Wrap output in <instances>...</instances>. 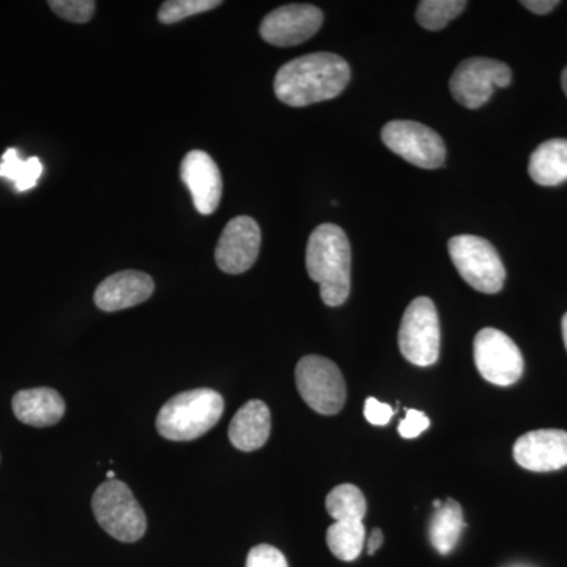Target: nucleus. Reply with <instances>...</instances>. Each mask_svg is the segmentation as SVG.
<instances>
[{
  "instance_id": "14",
  "label": "nucleus",
  "mask_w": 567,
  "mask_h": 567,
  "mask_svg": "<svg viewBox=\"0 0 567 567\" xmlns=\"http://www.w3.org/2000/svg\"><path fill=\"white\" fill-rule=\"evenodd\" d=\"M181 175L196 210L200 215H213L223 197V177L215 159L203 151H192L183 158Z\"/></svg>"
},
{
  "instance_id": "12",
  "label": "nucleus",
  "mask_w": 567,
  "mask_h": 567,
  "mask_svg": "<svg viewBox=\"0 0 567 567\" xmlns=\"http://www.w3.org/2000/svg\"><path fill=\"white\" fill-rule=\"evenodd\" d=\"M260 244H262V233L259 224L249 216H238L224 227L216 246V265L224 274H245L256 264Z\"/></svg>"
},
{
  "instance_id": "16",
  "label": "nucleus",
  "mask_w": 567,
  "mask_h": 567,
  "mask_svg": "<svg viewBox=\"0 0 567 567\" xmlns=\"http://www.w3.org/2000/svg\"><path fill=\"white\" fill-rule=\"evenodd\" d=\"M14 416L33 427L58 424L65 415V401L52 388L20 391L13 398Z\"/></svg>"
},
{
  "instance_id": "13",
  "label": "nucleus",
  "mask_w": 567,
  "mask_h": 567,
  "mask_svg": "<svg viewBox=\"0 0 567 567\" xmlns=\"http://www.w3.org/2000/svg\"><path fill=\"white\" fill-rule=\"evenodd\" d=\"M514 458L522 468L547 473L567 466V432L540 429L522 435L514 445Z\"/></svg>"
},
{
  "instance_id": "15",
  "label": "nucleus",
  "mask_w": 567,
  "mask_h": 567,
  "mask_svg": "<svg viewBox=\"0 0 567 567\" xmlns=\"http://www.w3.org/2000/svg\"><path fill=\"white\" fill-rule=\"evenodd\" d=\"M155 284L147 274L126 270L104 279L95 290V305L104 312H117L147 301Z\"/></svg>"
},
{
  "instance_id": "28",
  "label": "nucleus",
  "mask_w": 567,
  "mask_h": 567,
  "mask_svg": "<svg viewBox=\"0 0 567 567\" xmlns=\"http://www.w3.org/2000/svg\"><path fill=\"white\" fill-rule=\"evenodd\" d=\"M391 405L383 404L379 399L368 398L364 404V416L372 425H386L394 416Z\"/></svg>"
},
{
  "instance_id": "25",
  "label": "nucleus",
  "mask_w": 567,
  "mask_h": 567,
  "mask_svg": "<svg viewBox=\"0 0 567 567\" xmlns=\"http://www.w3.org/2000/svg\"><path fill=\"white\" fill-rule=\"evenodd\" d=\"M50 7L58 17L76 24L91 21L96 10L93 0H51Z\"/></svg>"
},
{
  "instance_id": "6",
  "label": "nucleus",
  "mask_w": 567,
  "mask_h": 567,
  "mask_svg": "<svg viewBox=\"0 0 567 567\" xmlns=\"http://www.w3.org/2000/svg\"><path fill=\"white\" fill-rule=\"evenodd\" d=\"M298 393L320 415H338L346 405L347 388L341 369L328 358L309 354L295 369Z\"/></svg>"
},
{
  "instance_id": "4",
  "label": "nucleus",
  "mask_w": 567,
  "mask_h": 567,
  "mask_svg": "<svg viewBox=\"0 0 567 567\" xmlns=\"http://www.w3.org/2000/svg\"><path fill=\"white\" fill-rule=\"evenodd\" d=\"M93 516L100 527L121 543H136L145 535L147 517L132 488L117 480H107L92 498Z\"/></svg>"
},
{
  "instance_id": "21",
  "label": "nucleus",
  "mask_w": 567,
  "mask_h": 567,
  "mask_svg": "<svg viewBox=\"0 0 567 567\" xmlns=\"http://www.w3.org/2000/svg\"><path fill=\"white\" fill-rule=\"evenodd\" d=\"M41 174H43V164L37 156L22 159L17 148H9L3 153L2 162H0V178L13 183L18 193L35 188Z\"/></svg>"
},
{
  "instance_id": "2",
  "label": "nucleus",
  "mask_w": 567,
  "mask_h": 567,
  "mask_svg": "<svg viewBox=\"0 0 567 567\" xmlns=\"http://www.w3.org/2000/svg\"><path fill=\"white\" fill-rule=\"evenodd\" d=\"M306 268L320 286L323 303L344 305L352 286V249L349 238L336 224H322L311 234L306 248Z\"/></svg>"
},
{
  "instance_id": "30",
  "label": "nucleus",
  "mask_w": 567,
  "mask_h": 567,
  "mask_svg": "<svg viewBox=\"0 0 567 567\" xmlns=\"http://www.w3.org/2000/svg\"><path fill=\"white\" fill-rule=\"evenodd\" d=\"M383 546V533L382 529H372L371 536L368 539V554L374 555L380 547Z\"/></svg>"
},
{
  "instance_id": "10",
  "label": "nucleus",
  "mask_w": 567,
  "mask_h": 567,
  "mask_svg": "<svg viewBox=\"0 0 567 567\" xmlns=\"http://www.w3.org/2000/svg\"><path fill=\"white\" fill-rule=\"evenodd\" d=\"M475 363L480 374L496 386H511L524 374V357L509 336L484 328L475 338Z\"/></svg>"
},
{
  "instance_id": "24",
  "label": "nucleus",
  "mask_w": 567,
  "mask_h": 567,
  "mask_svg": "<svg viewBox=\"0 0 567 567\" xmlns=\"http://www.w3.org/2000/svg\"><path fill=\"white\" fill-rule=\"evenodd\" d=\"M223 6L219 0H169L164 2L158 11V20L163 24H175L194 17V14L205 13V11L215 10Z\"/></svg>"
},
{
  "instance_id": "29",
  "label": "nucleus",
  "mask_w": 567,
  "mask_h": 567,
  "mask_svg": "<svg viewBox=\"0 0 567 567\" xmlns=\"http://www.w3.org/2000/svg\"><path fill=\"white\" fill-rule=\"evenodd\" d=\"M522 6L533 11V13L547 14L550 13L551 10L557 9L559 2L558 0H524Z\"/></svg>"
},
{
  "instance_id": "31",
  "label": "nucleus",
  "mask_w": 567,
  "mask_h": 567,
  "mask_svg": "<svg viewBox=\"0 0 567 567\" xmlns=\"http://www.w3.org/2000/svg\"><path fill=\"white\" fill-rule=\"evenodd\" d=\"M561 330H563V339H565V346H566V350H567V312H566L565 317H563Z\"/></svg>"
},
{
  "instance_id": "19",
  "label": "nucleus",
  "mask_w": 567,
  "mask_h": 567,
  "mask_svg": "<svg viewBox=\"0 0 567 567\" xmlns=\"http://www.w3.org/2000/svg\"><path fill=\"white\" fill-rule=\"evenodd\" d=\"M465 528L464 513L456 499L447 498L440 509L435 511L429 527L432 546L439 554L447 555L456 548Z\"/></svg>"
},
{
  "instance_id": "33",
  "label": "nucleus",
  "mask_w": 567,
  "mask_h": 567,
  "mask_svg": "<svg viewBox=\"0 0 567 567\" xmlns=\"http://www.w3.org/2000/svg\"><path fill=\"white\" fill-rule=\"evenodd\" d=\"M114 475H115V473H114V472H110V473H107V477H110V481H111V480H114Z\"/></svg>"
},
{
  "instance_id": "20",
  "label": "nucleus",
  "mask_w": 567,
  "mask_h": 567,
  "mask_svg": "<svg viewBox=\"0 0 567 567\" xmlns=\"http://www.w3.org/2000/svg\"><path fill=\"white\" fill-rule=\"evenodd\" d=\"M365 529L363 522H334L327 532L331 554L341 561H354L363 551Z\"/></svg>"
},
{
  "instance_id": "17",
  "label": "nucleus",
  "mask_w": 567,
  "mask_h": 567,
  "mask_svg": "<svg viewBox=\"0 0 567 567\" xmlns=\"http://www.w3.org/2000/svg\"><path fill=\"white\" fill-rule=\"evenodd\" d=\"M271 432L270 409L262 401L246 402L230 421L229 440L237 450L251 453L268 442Z\"/></svg>"
},
{
  "instance_id": "32",
  "label": "nucleus",
  "mask_w": 567,
  "mask_h": 567,
  "mask_svg": "<svg viewBox=\"0 0 567 567\" xmlns=\"http://www.w3.org/2000/svg\"><path fill=\"white\" fill-rule=\"evenodd\" d=\"M561 84H563V91H565L566 96H567V66H566L565 71H563V74H561Z\"/></svg>"
},
{
  "instance_id": "1",
  "label": "nucleus",
  "mask_w": 567,
  "mask_h": 567,
  "mask_svg": "<svg viewBox=\"0 0 567 567\" xmlns=\"http://www.w3.org/2000/svg\"><path fill=\"white\" fill-rule=\"evenodd\" d=\"M352 78L349 63L331 52L293 59L276 73L275 93L292 107L327 102L341 95Z\"/></svg>"
},
{
  "instance_id": "11",
  "label": "nucleus",
  "mask_w": 567,
  "mask_h": 567,
  "mask_svg": "<svg viewBox=\"0 0 567 567\" xmlns=\"http://www.w3.org/2000/svg\"><path fill=\"white\" fill-rule=\"evenodd\" d=\"M323 24L322 10L308 3L279 7L260 24V37L274 47H297L319 32Z\"/></svg>"
},
{
  "instance_id": "18",
  "label": "nucleus",
  "mask_w": 567,
  "mask_h": 567,
  "mask_svg": "<svg viewBox=\"0 0 567 567\" xmlns=\"http://www.w3.org/2000/svg\"><path fill=\"white\" fill-rule=\"evenodd\" d=\"M528 173L540 186H558L567 182V140L543 142L532 153Z\"/></svg>"
},
{
  "instance_id": "22",
  "label": "nucleus",
  "mask_w": 567,
  "mask_h": 567,
  "mask_svg": "<svg viewBox=\"0 0 567 567\" xmlns=\"http://www.w3.org/2000/svg\"><path fill=\"white\" fill-rule=\"evenodd\" d=\"M324 506L336 522H363L368 511L363 492L353 484H341L334 487L327 495Z\"/></svg>"
},
{
  "instance_id": "9",
  "label": "nucleus",
  "mask_w": 567,
  "mask_h": 567,
  "mask_svg": "<svg viewBox=\"0 0 567 567\" xmlns=\"http://www.w3.org/2000/svg\"><path fill=\"white\" fill-rule=\"evenodd\" d=\"M513 73L506 63L487 58L466 59L451 76L450 89L454 100L468 110L484 106L495 89L511 84Z\"/></svg>"
},
{
  "instance_id": "5",
  "label": "nucleus",
  "mask_w": 567,
  "mask_h": 567,
  "mask_svg": "<svg viewBox=\"0 0 567 567\" xmlns=\"http://www.w3.org/2000/svg\"><path fill=\"white\" fill-rule=\"evenodd\" d=\"M458 275L481 293H498L506 281L505 265L492 244L476 235H457L447 245Z\"/></svg>"
},
{
  "instance_id": "7",
  "label": "nucleus",
  "mask_w": 567,
  "mask_h": 567,
  "mask_svg": "<svg viewBox=\"0 0 567 567\" xmlns=\"http://www.w3.org/2000/svg\"><path fill=\"white\" fill-rule=\"evenodd\" d=\"M439 312L434 301L427 297L415 298L406 308L399 330V349L406 361L427 368L435 364L440 357Z\"/></svg>"
},
{
  "instance_id": "23",
  "label": "nucleus",
  "mask_w": 567,
  "mask_h": 567,
  "mask_svg": "<svg viewBox=\"0 0 567 567\" xmlns=\"http://www.w3.org/2000/svg\"><path fill=\"white\" fill-rule=\"evenodd\" d=\"M465 7L464 0H423L417 6L416 21L427 31H442Z\"/></svg>"
},
{
  "instance_id": "3",
  "label": "nucleus",
  "mask_w": 567,
  "mask_h": 567,
  "mask_svg": "<svg viewBox=\"0 0 567 567\" xmlns=\"http://www.w3.org/2000/svg\"><path fill=\"white\" fill-rule=\"evenodd\" d=\"M224 413V399L210 388L185 391L171 398L159 410L156 429L173 442H192L207 434Z\"/></svg>"
},
{
  "instance_id": "27",
  "label": "nucleus",
  "mask_w": 567,
  "mask_h": 567,
  "mask_svg": "<svg viewBox=\"0 0 567 567\" xmlns=\"http://www.w3.org/2000/svg\"><path fill=\"white\" fill-rule=\"evenodd\" d=\"M429 425H431V420L423 412H420V410H406L405 420L399 423V434L404 436V439H416L424 431H427Z\"/></svg>"
},
{
  "instance_id": "8",
  "label": "nucleus",
  "mask_w": 567,
  "mask_h": 567,
  "mask_svg": "<svg viewBox=\"0 0 567 567\" xmlns=\"http://www.w3.org/2000/svg\"><path fill=\"white\" fill-rule=\"evenodd\" d=\"M383 144L395 155L421 169H439L445 164V142L423 123L393 121L382 130Z\"/></svg>"
},
{
  "instance_id": "26",
  "label": "nucleus",
  "mask_w": 567,
  "mask_h": 567,
  "mask_svg": "<svg viewBox=\"0 0 567 567\" xmlns=\"http://www.w3.org/2000/svg\"><path fill=\"white\" fill-rule=\"evenodd\" d=\"M246 567H289V563L278 548L260 544L249 550Z\"/></svg>"
}]
</instances>
